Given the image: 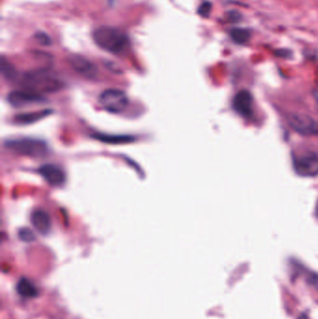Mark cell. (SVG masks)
Wrapping results in <instances>:
<instances>
[{
  "label": "cell",
  "mask_w": 318,
  "mask_h": 319,
  "mask_svg": "<svg viewBox=\"0 0 318 319\" xmlns=\"http://www.w3.org/2000/svg\"><path fill=\"white\" fill-rule=\"evenodd\" d=\"M68 62L70 68L81 77L88 80H94L97 78L98 68L96 66L84 56L72 55L68 57Z\"/></svg>",
  "instance_id": "8992f818"
},
{
  "label": "cell",
  "mask_w": 318,
  "mask_h": 319,
  "mask_svg": "<svg viewBox=\"0 0 318 319\" xmlns=\"http://www.w3.org/2000/svg\"><path fill=\"white\" fill-rule=\"evenodd\" d=\"M298 319H309V318H308V316H307V314H305V313H301L300 316H299V318Z\"/></svg>",
  "instance_id": "603a6c76"
},
{
  "label": "cell",
  "mask_w": 318,
  "mask_h": 319,
  "mask_svg": "<svg viewBox=\"0 0 318 319\" xmlns=\"http://www.w3.org/2000/svg\"><path fill=\"white\" fill-rule=\"evenodd\" d=\"M309 282L312 284V286H314L315 288H318V276L317 275H313L310 277Z\"/></svg>",
  "instance_id": "7402d4cb"
},
{
  "label": "cell",
  "mask_w": 318,
  "mask_h": 319,
  "mask_svg": "<svg viewBox=\"0 0 318 319\" xmlns=\"http://www.w3.org/2000/svg\"><path fill=\"white\" fill-rule=\"evenodd\" d=\"M31 223L35 230L42 235H47L51 231L50 216L43 209H37L32 213Z\"/></svg>",
  "instance_id": "30bf717a"
},
{
  "label": "cell",
  "mask_w": 318,
  "mask_h": 319,
  "mask_svg": "<svg viewBox=\"0 0 318 319\" xmlns=\"http://www.w3.org/2000/svg\"><path fill=\"white\" fill-rule=\"evenodd\" d=\"M294 169L300 177H316L318 176V154L310 152L298 157L294 161Z\"/></svg>",
  "instance_id": "5b68a950"
},
{
  "label": "cell",
  "mask_w": 318,
  "mask_h": 319,
  "mask_svg": "<svg viewBox=\"0 0 318 319\" xmlns=\"http://www.w3.org/2000/svg\"><path fill=\"white\" fill-rule=\"evenodd\" d=\"M19 238L21 241L25 242V243H32L36 240V235L35 233L31 231L28 228H23L19 231Z\"/></svg>",
  "instance_id": "e0dca14e"
},
{
  "label": "cell",
  "mask_w": 318,
  "mask_h": 319,
  "mask_svg": "<svg viewBox=\"0 0 318 319\" xmlns=\"http://www.w3.org/2000/svg\"><path fill=\"white\" fill-rule=\"evenodd\" d=\"M38 173L51 186L58 187L66 182V173L61 167L56 165L48 164L40 166V168L38 169Z\"/></svg>",
  "instance_id": "9c48e42d"
},
{
  "label": "cell",
  "mask_w": 318,
  "mask_h": 319,
  "mask_svg": "<svg viewBox=\"0 0 318 319\" xmlns=\"http://www.w3.org/2000/svg\"><path fill=\"white\" fill-rule=\"evenodd\" d=\"M94 138L102 140V141L109 142V143H126L131 142L133 138L130 136H108V135H101L99 134L92 135Z\"/></svg>",
  "instance_id": "2e32d148"
},
{
  "label": "cell",
  "mask_w": 318,
  "mask_h": 319,
  "mask_svg": "<svg viewBox=\"0 0 318 319\" xmlns=\"http://www.w3.org/2000/svg\"><path fill=\"white\" fill-rule=\"evenodd\" d=\"M288 121L290 126L301 135H309L316 133L317 125H315L313 120L308 115L293 113L288 115Z\"/></svg>",
  "instance_id": "ba28073f"
},
{
  "label": "cell",
  "mask_w": 318,
  "mask_h": 319,
  "mask_svg": "<svg viewBox=\"0 0 318 319\" xmlns=\"http://www.w3.org/2000/svg\"><path fill=\"white\" fill-rule=\"evenodd\" d=\"M16 290L19 295L24 298H36L38 295V289L27 278H21L16 285Z\"/></svg>",
  "instance_id": "7c38bea8"
},
{
  "label": "cell",
  "mask_w": 318,
  "mask_h": 319,
  "mask_svg": "<svg viewBox=\"0 0 318 319\" xmlns=\"http://www.w3.org/2000/svg\"><path fill=\"white\" fill-rule=\"evenodd\" d=\"M1 72L7 80H15L17 78L16 69L4 57L1 58Z\"/></svg>",
  "instance_id": "9a60e30c"
},
{
  "label": "cell",
  "mask_w": 318,
  "mask_h": 319,
  "mask_svg": "<svg viewBox=\"0 0 318 319\" xmlns=\"http://www.w3.org/2000/svg\"><path fill=\"white\" fill-rule=\"evenodd\" d=\"M211 11H212V4L210 2L205 1L199 7L198 13H199L200 16H202L203 18H207L209 14L211 13Z\"/></svg>",
  "instance_id": "ac0fdd59"
},
{
  "label": "cell",
  "mask_w": 318,
  "mask_h": 319,
  "mask_svg": "<svg viewBox=\"0 0 318 319\" xmlns=\"http://www.w3.org/2000/svg\"><path fill=\"white\" fill-rule=\"evenodd\" d=\"M316 215L318 216V203H317V206H316Z\"/></svg>",
  "instance_id": "d4e9b609"
},
{
  "label": "cell",
  "mask_w": 318,
  "mask_h": 319,
  "mask_svg": "<svg viewBox=\"0 0 318 319\" xmlns=\"http://www.w3.org/2000/svg\"><path fill=\"white\" fill-rule=\"evenodd\" d=\"M314 96H315V99H316V101L318 102V91L314 92Z\"/></svg>",
  "instance_id": "cb8c5ba5"
},
{
  "label": "cell",
  "mask_w": 318,
  "mask_h": 319,
  "mask_svg": "<svg viewBox=\"0 0 318 319\" xmlns=\"http://www.w3.org/2000/svg\"><path fill=\"white\" fill-rule=\"evenodd\" d=\"M99 103L110 112L120 113L128 107L129 98L122 90L108 89L100 94Z\"/></svg>",
  "instance_id": "277c9868"
},
{
  "label": "cell",
  "mask_w": 318,
  "mask_h": 319,
  "mask_svg": "<svg viewBox=\"0 0 318 319\" xmlns=\"http://www.w3.org/2000/svg\"><path fill=\"white\" fill-rule=\"evenodd\" d=\"M227 18L231 23H237L241 20L242 16H241V14L238 12L231 11V12L227 13Z\"/></svg>",
  "instance_id": "ffe728a7"
},
{
  "label": "cell",
  "mask_w": 318,
  "mask_h": 319,
  "mask_svg": "<svg viewBox=\"0 0 318 319\" xmlns=\"http://www.w3.org/2000/svg\"><path fill=\"white\" fill-rule=\"evenodd\" d=\"M276 55L278 56H281V57H288L289 55H291L290 50L288 49H278L276 51Z\"/></svg>",
  "instance_id": "44dd1931"
},
{
  "label": "cell",
  "mask_w": 318,
  "mask_h": 319,
  "mask_svg": "<svg viewBox=\"0 0 318 319\" xmlns=\"http://www.w3.org/2000/svg\"><path fill=\"white\" fill-rule=\"evenodd\" d=\"M35 38L37 39V41H38V43H40L41 45L47 46V45L51 43V40H50L49 36L43 32L37 33V35L35 36Z\"/></svg>",
  "instance_id": "d6986e66"
},
{
  "label": "cell",
  "mask_w": 318,
  "mask_h": 319,
  "mask_svg": "<svg viewBox=\"0 0 318 319\" xmlns=\"http://www.w3.org/2000/svg\"><path fill=\"white\" fill-rule=\"evenodd\" d=\"M8 102L14 108H23L28 104H41L46 102L42 94L28 90L13 91L8 95Z\"/></svg>",
  "instance_id": "52a82bcc"
},
{
  "label": "cell",
  "mask_w": 318,
  "mask_h": 319,
  "mask_svg": "<svg viewBox=\"0 0 318 319\" xmlns=\"http://www.w3.org/2000/svg\"><path fill=\"white\" fill-rule=\"evenodd\" d=\"M231 37L235 43L245 44L250 39V31L246 28H233L230 33Z\"/></svg>",
  "instance_id": "5bb4252c"
},
{
  "label": "cell",
  "mask_w": 318,
  "mask_h": 319,
  "mask_svg": "<svg viewBox=\"0 0 318 319\" xmlns=\"http://www.w3.org/2000/svg\"><path fill=\"white\" fill-rule=\"evenodd\" d=\"M50 112H51L50 111H41L30 112V113H25V114H21V115L16 117L15 121L17 123H23V124L33 123L41 120V119L45 118L46 116H48Z\"/></svg>",
  "instance_id": "4fadbf2b"
},
{
  "label": "cell",
  "mask_w": 318,
  "mask_h": 319,
  "mask_svg": "<svg viewBox=\"0 0 318 319\" xmlns=\"http://www.w3.org/2000/svg\"><path fill=\"white\" fill-rule=\"evenodd\" d=\"M5 147L15 153L29 157H42L48 153L47 144L35 138L10 139L5 142Z\"/></svg>",
  "instance_id": "3957f363"
},
{
  "label": "cell",
  "mask_w": 318,
  "mask_h": 319,
  "mask_svg": "<svg viewBox=\"0 0 318 319\" xmlns=\"http://www.w3.org/2000/svg\"><path fill=\"white\" fill-rule=\"evenodd\" d=\"M233 108L242 116H250L253 112V96L248 91H240L233 99Z\"/></svg>",
  "instance_id": "8fae6325"
},
{
  "label": "cell",
  "mask_w": 318,
  "mask_h": 319,
  "mask_svg": "<svg viewBox=\"0 0 318 319\" xmlns=\"http://www.w3.org/2000/svg\"><path fill=\"white\" fill-rule=\"evenodd\" d=\"M316 133H317L318 134V125H317V128H316Z\"/></svg>",
  "instance_id": "484cf974"
},
{
  "label": "cell",
  "mask_w": 318,
  "mask_h": 319,
  "mask_svg": "<svg viewBox=\"0 0 318 319\" xmlns=\"http://www.w3.org/2000/svg\"><path fill=\"white\" fill-rule=\"evenodd\" d=\"M92 38L98 47L115 55L123 52L129 44L128 37L123 30L108 25L96 28Z\"/></svg>",
  "instance_id": "7a4b0ae2"
},
{
  "label": "cell",
  "mask_w": 318,
  "mask_h": 319,
  "mask_svg": "<svg viewBox=\"0 0 318 319\" xmlns=\"http://www.w3.org/2000/svg\"><path fill=\"white\" fill-rule=\"evenodd\" d=\"M21 84L25 90L39 94L58 92L65 86L61 78L47 69H37L26 72L21 78Z\"/></svg>",
  "instance_id": "6da1fadb"
}]
</instances>
